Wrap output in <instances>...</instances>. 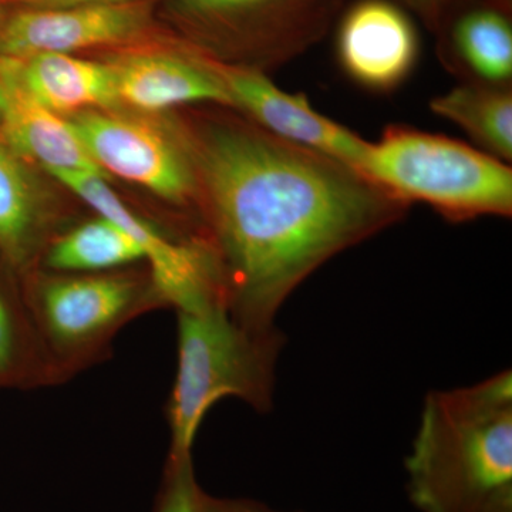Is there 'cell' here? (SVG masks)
<instances>
[{"mask_svg": "<svg viewBox=\"0 0 512 512\" xmlns=\"http://www.w3.org/2000/svg\"><path fill=\"white\" fill-rule=\"evenodd\" d=\"M396 2H399L413 16H417V19L430 32H433L448 0H396Z\"/></svg>", "mask_w": 512, "mask_h": 512, "instance_id": "obj_22", "label": "cell"}, {"mask_svg": "<svg viewBox=\"0 0 512 512\" xmlns=\"http://www.w3.org/2000/svg\"><path fill=\"white\" fill-rule=\"evenodd\" d=\"M197 512H286L274 510L259 501L248 498L215 497L201 491Z\"/></svg>", "mask_w": 512, "mask_h": 512, "instance_id": "obj_21", "label": "cell"}, {"mask_svg": "<svg viewBox=\"0 0 512 512\" xmlns=\"http://www.w3.org/2000/svg\"><path fill=\"white\" fill-rule=\"evenodd\" d=\"M350 0H171L205 56L268 74L322 42Z\"/></svg>", "mask_w": 512, "mask_h": 512, "instance_id": "obj_6", "label": "cell"}, {"mask_svg": "<svg viewBox=\"0 0 512 512\" xmlns=\"http://www.w3.org/2000/svg\"><path fill=\"white\" fill-rule=\"evenodd\" d=\"M232 109L259 127L362 170L369 141L313 109L302 93L279 89L268 74L214 60ZM362 173V171H360Z\"/></svg>", "mask_w": 512, "mask_h": 512, "instance_id": "obj_10", "label": "cell"}, {"mask_svg": "<svg viewBox=\"0 0 512 512\" xmlns=\"http://www.w3.org/2000/svg\"><path fill=\"white\" fill-rule=\"evenodd\" d=\"M360 171L394 197L430 205L447 221L512 214L510 165L443 134L392 124L370 141Z\"/></svg>", "mask_w": 512, "mask_h": 512, "instance_id": "obj_4", "label": "cell"}, {"mask_svg": "<svg viewBox=\"0 0 512 512\" xmlns=\"http://www.w3.org/2000/svg\"><path fill=\"white\" fill-rule=\"evenodd\" d=\"M201 491L192 457L165 460L154 512H197Z\"/></svg>", "mask_w": 512, "mask_h": 512, "instance_id": "obj_20", "label": "cell"}, {"mask_svg": "<svg viewBox=\"0 0 512 512\" xmlns=\"http://www.w3.org/2000/svg\"><path fill=\"white\" fill-rule=\"evenodd\" d=\"M69 121L104 174L141 185L171 204L198 198L191 156L154 128L100 110L74 114Z\"/></svg>", "mask_w": 512, "mask_h": 512, "instance_id": "obj_8", "label": "cell"}, {"mask_svg": "<svg viewBox=\"0 0 512 512\" xmlns=\"http://www.w3.org/2000/svg\"><path fill=\"white\" fill-rule=\"evenodd\" d=\"M117 99L143 111L184 104L231 107L214 60L204 53H133L109 63Z\"/></svg>", "mask_w": 512, "mask_h": 512, "instance_id": "obj_13", "label": "cell"}, {"mask_svg": "<svg viewBox=\"0 0 512 512\" xmlns=\"http://www.w3.org/2000/svg\"><path fill=\"white\" fill-rule=\"evenodd\" d=\"M50 217L33 190L18 154L0 137V256L29 274L52 241Z\"/></svg>", "mask_w": 512, "mask_h": 512, "instance_id": "obj_16", "label": "cell"}, {"mask_svg": "<svg viewBox=\"0 0 512 512\" xmlns=\"http://www.w3.org/2000/svg\"><path fill=\"white\" fill-rule=\"evenodd\" d=\"M404 466L420 512H512L510 370L427 394Z\"/></svg>", "mask_w": 512, "mask_h": 512, "instance_id": "obj_2", "label": "cell"}, {"mask_svg": "<svg viewBox=\"0 0 512 512\" xmlns=\"http://www.w3.org/2000/svg\"><path fill=\"white\" fill-rule=\"evenodd\" d=\"M30 318L63 383L107 362L113 342L144 313L168 308L146 271L59 274L30 278L25 292Z\"/></svg>", "mask_w": 512, "mask_h": 512, "instance_id": "obj_5", "label": "cell"}, {"mask_svg": "<svg viewBox=\"0 0 512 512\" xmlns=\"http://www.w3.org/2000/svg\"><path fill=\"white\" fill-rule=\"evenodd\" d=\"M510 2H512V0H510Z\"/></svg>", "mask_w": 512, "mask_h": 512, "instance_id": "obj_24", "label": "cell"}, {"mask_svg": "<svg viewBox=\"0 0 512 512\" xmlns=\"http://www.w3.org/2000/svg\"><path fill=\"white\" fill-rule=\"evenodd\" d=\"M0 23H2V22H0Z\"/></svg>", "mask_w": 512, "mask_h": 512, "instance_id": "obj_25", "label": "cell"}, {"mask_svg": "<svg viewBox=\"0 0 512 512\" xmlns=\"http://www.w3.org/2000/svg\"><path fill=\"white\" fill-rule=\"evenodd\" d=\"M430 109L470 136L480 150L512 160V87L460 83L430 100Z\"/></svg>", "mask_w": 512, "mask_h": 512, "instance_id": "obj_18", "label": "cell"}, {"mask_svg": "<svg viewBox=\"0 0 512 512\" xmlns=\"http://www.w3.org/2000/svg\"><path fill=\"white\" fill-rule=\"evenodd\" d=\"M137 262L146 264L141 245L126 229L99 214L57 234L40 258L45 271L59 274H100Z\"/></svg>", "mask_w": 512, "mask_h": 512, "instance_id": "obj_17", "label": "cell"}, {"mask_svg": "<svg viewBox=\"0 0 512 512\" xmlns=\"http://www.w3.org/2000/svg\"><path fill=\"white\" fill-rule=\"evenodd\" d=\"M431 33L440 63L460 83L512 87L510 0H448Z\"/></svg>", "mask_w": 512, "mask_h": 512, "instance_id": "obj_12", "label": "cell"}, {"mask_svg": "<svg viewBox=\"0 0 512 512\" xmlns=\"http://www.w3.org/2000/svg\"><path fill=\"white\" fill-rule=\"evenodd\" d=\"M333 29L336 62L360 89L390 94L416 72L420 33L396 0H352Z\"/></svg>", "mask_w": 512, "mask_h": 512, "instance_id": "obj_9", "label": "cell"}, {"mask_svg": "<svg viewBox=\"0 0 512 512\" xmlns=\"http://www.w3.org/2000/svg\"><path fill=\"white\" fill-rule=\"evenodd\" d=\"M191 160L228 312L249 328H274L286 299L320 266L412 207L352 165L254 121H202Z\"/></svg>", "mask_w": 512, "mask_h": 512, "instance_id": "obj_1", "label": "cell"}, {"mask_svg": "<svg viewBox=\"0 0 512 512\" xmlns=\"http://www.w3.org/2000/svg\"><path fill=\"white\" fill-rule=\"evenodd\" d=\"M126 0H46L50 8H63V6L104 5V3H119Z\"/></svg>", "mask_w": 512, "mask_h": 512, "instance_id": "obj_23", "label": "cell"}, {"mask_svg": "<svg viewBox=\"0 0 512 512\" xmlns=\"http://www.w3.org/2000/svg\"><path fill=\"white\" fill-rule=\"evenodd\" d=\"M177 312L178 362L167 403V460L192 457L205 414L222 399L242 400L255 412L274 403L276 365L285 345L281 330L255 329L211 303Z\"/></svg>", "mask_w": 512, "mask_h": 512, "instance_id": "obj_3", "label": "cell"}, {"mask_svg": "<svg viewBox=\"0 0 512 512\" xmlns=\"http://www.w3.org/2000/svg\"><path fill=\"white\" fill-rule=\"evenodd\" d=\"M148 23L150 8L133 0L23 10L0 23V57L72 55L79 50L133 39Z\"/></svg>", "mask_w": 512, "mask_h": 512, "instance_id": "obj_11", "label": "cell"}, {"mask_svg": "<svg viewBox=\"0 0 512 512\" xmlns=\"http://www.w3.org/2000/svg\"><path fill=\"white\" fill-rule=\"evenodd\" d=\"M63 384L33 325L25 295L0 284V387L42 389Z\"/></svg>", "mask_w": 512, "mask_h": 512, "instance_id": "obj_19", "label": "cell"}, {"mask_svg": "<svg viewBox=\"0 0 512 512\" xmlns=\"http://www.w3.org/2000/svg\"><path fill=\"white\" fill-rule=\"evenodd\" d=\"M94 211L126 229L146 255L154 284L174 311L197 309L224 302L220 268L204 242L180 241L163 234L146 218L138 217L106 184V178L90 173L53 175Z\"/></svg>", "mask_w": 512, "mask_h": 512, "instance_id": "obj_7", "label": "cell"}, {"mask_svg": "<svg viewBox=\"0 0 512 512\" xmlns=\"http://www.w3.org/2000/svg\"><path fill=\"white\" fill-rule=\"evenodd\" d=\"M0 133L18 156L32 158L52 175L90 173L107 177L72 123L33 99L2 64Z\"/></svg>", "mask_w": 512, "mask_h": 512, "instance_id": "obj_14", "label": "cell"}, {"mask_svg": "<svg viewBox=\"0 0 512 512\" xmlns=\"http://www.w3.org/2000/svg\"><path fill=\"white\" fill-rule=\"evenodd\" d=\"M0 64L33 99L57 114L110 109L119 103L107 63L40 53L25 59L0 57Z\"/></svg>", "mask_w": 512, "mask_h": 512, "instance_id": "obj_15", "label": "cell"}]
</instances>
